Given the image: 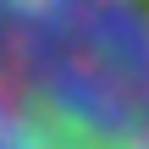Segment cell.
I'll return each instance as SVG.
<instances>
[{
  "label": "cell",
  "mask_w": 149,
  "mask_h": 149,
  "mask_svg": "<svg viewBox=\"0 0 149 149\" xmlns=\"http://www.w3.org/2000/svg\"><path fill=\"white\" fill-rule=\"evenodd\" d=\"M0 149H149V0H0Z\"/></svg>",
  "instance_id": "cell-1"
}]
</instances>
